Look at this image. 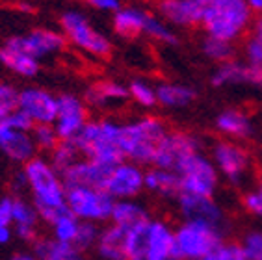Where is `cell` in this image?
I'll list each match as a JSON object with an SVG mask.
<instances>
[{"mask_svg":"<svg viewBox=\"0 0 262 260\" xmlns=\"http://www.w3.org/2000/svg\"><path fill=\"white\" fill-rule=\"evenodd\" d=\"M19 169L25 177L28 199L39 212L41 221L49 225L56 215L67 210V186L63 177L45 155L34 156Z\"/></svg>","mask_w":262,"mask_h":260,"instance_id":"6da1fadb","label":"cell"},{"mask_svg":"<svg viewBox=\"0 0 262 260\" xmlns=\"http://www.w3.org/2000/svg\"><path fill=\"white\" fill-rule=\"evenodd\" d=\"M203 34L238 45L251 34L255 15L246 0H199Z\"/></svg>","mask_w":262,"mask_h":260,"instance_id":"7a4b0ae2","label":"cell"},{"mask_svg":"<svg viewBox=\"0 0 262 260\" xmlns=\"http://www.w3.org/2000/svg\"><path fill=\"white\" fill-rule=\"evenodd\" d=\"M169 132V125L160 115L141 114L130 119L121 121V145L123 158L143 167H149L155 160L158 145Z\"/></svg>","mask_w":262,"mask_h":260,"instance_id":"3957f363","label":"cell"},{"mask_svg":"<svg viewBox=\"0 0 262 260\" xmlns=\"http://www.w3.org/2000/svg\"><path fill=\"white\" fill-rule=\"evenodd\" d=\"M58 25L61 35L66 37L67 47H73L82 54L91 56L95 60H110L116 52V43L110 34L101 30L80 8L63 10L58 19Z\"/></svg>","mask_w":262,"mask_h":260,"instance_id":"277c9868","label":"cell"},{"mask_svg":"<svg viewBox=\"0 0 262 260\" xmlns=\"http://www.w3.org/2000/svg\"><path fill=\"white\" fill-rule=\"evenodd\" d=\"M119 136L121 121L114 119L112 115H99L91 117L73 143L80 150L82 158L93 160L104 167H114L125 160L119 145Z\"/></svg>","mask_w":262,"mask_h":260,"instance_id":"5b68a950","label":"cell"},{"mask_svg":"<svg viewBox=\"0 0 262 260\" xmlns=\"http://www.w3.org/2000/svg\"><path fill=\"white\" fill-rule=\"evenodd\" d=\"M208 156L212 158L216 169L220 171L222 180L227 182L231 188L247 190L251 186L253 175H255V162L244 143L220 138L210 143Z\"/></svg>","mask_w":262,"mask_h":260,"instance_id":"8992f818","label":"cell"},{"mask_svg":"<svg viewBox=\"0 0 262 260\" xmlns=\"http://www.w3.org/2000/svg\"><path fill=\"white\" fill-rule=\"evenodd\" d=\"M225 227L210 225L207 221L182 220L175 225L177 260H201L227 240Z\"/></svg>","mask_w":262,"mask_h":260,"instance_id":"52a82bcc","label":"cell"},{"mask_svg":"<svg viewBox=\"0 0 262 260\" xmlns=\"http://www.w3.org/2000/svg\"><path fill=\"white\" fill-rule=\"evenodd\" d=\"M177 175L181 180V193L201 195V197H216L222 177L216 165L208 156V153L199 150L195 155L182 162L177 169Z\"/></svg>","mask_w":262,"mask_h":260,"instance_id":"ba28073f","label":"cell"},{"mask_svg":"<svg viewBox=\"0 0 262 260\" xmlns=\"http://www.w3.org/2000/svg\"><path fill=\"white\" fill-rule=\"evenodd\" d=\"M114 203L116 201L102 188H90V186L67 188V210L75 215L76 220L86 221V223H95L101 227L106 225L110 221Z\"/></svg>","mask_w":262,"mask_h":260,"instance_id":"9c48e42d","label":"cell"},{"mask_svg":"<svg viewBox=\"0 0 262 260\" xmlns=\"http://www.w3.org/2000/svg\"><path fill=\"white\" fill-rule=\"evenodd\" d=\"M203 147H205V141L195 132L182 128H169L166 138L158 145L157 155H155V160H152L151 165L177 171L182 162L190 158L192 155H195V153H199V150H203Z\"/></svg>","mask_w":262,"mask_h":260,"instance_id":"30bf717a","label":"cell"},{"mask_svg":"<svg viewBox=\"0 0 262 260\" xmlns=\"http://www.w3.org/2000/svg\"><path fill=\"white\" fill-rule=\"evenodd\" d=\"M91 110L82 95L73 91L58 93V114L52 123L60 141H75L84 126L90 123Z\"/></svg>","mask_w":262,"mask_h":260,"instance_id":"8fae6325","label":"cell"},{"mask_svg":"<svg viewBox=\"0 0 262 260\" xmlns=\"http://www.w3.org/2000/svg\"><path fill=\"white\" fill-rule=\"evenodd\" d=\"M82 99L86 100L91 112L99 115L117 114L126 104H130L126 84L116 78H97L90 82L82 93Z\"/></svg>","mask_w":262,"mask_h":260,"instance_id":"7c38bea8","label":"cell"},{"mask_svg":"<svg viewBox=\"0 0 262 260\" xmlns=\"http://www.w3.org/2000/svg\"><path fill=\"white\" fill-rule=\"evenodd\" d=\"M102 190L114 201L140 199L145 191V167L128 160L119 162L108 169Z\"/></svg>","mask_w":262,"mask_h":260,"instance_id":"4fadbf2b","label":"cell"},{"mask_svg":"<svg viewBox=\"0 0 262 260\" xmlns=\"http://www.w3.org/2000/svg\"><path fill=\"white\" fill-rule=\"evenodd\" d=\"M11 41L25 50L26 54L39 60L41 63L60 56L67 47L66 37L61 35V32L54 30L51 26H34L23 34L11 35Z\"/></svg>","mask_w":262,"mask_h":260,"instance_id":"5bb4252c","label":"cell"},{"mask_svg":"<svg viewBox=\"0 0 262 260\" xmlns=\"http://www.w3.org/2000/svg\"><path fill=\"white\" fill-rule=\"evenodd\" d=\"M19 112L35 125H52L58 114V93L45 85L26 84L19 90Z\"/></svg>","mask_w":262,"mask_h":260,"instance_id":"9a60e30c","label":"cell"},{"mask_svg":"<svg viewBox=\"0 0 262 260\" xmlns=\"http://www.w3.org/2000/svg\"><path fill=\"white\" fill-rule=\"evenodd\" d=\"M37 156L32 130L20 128L13 125L10 119L0 123V158L6 162L23 167L26 162H30Z\"/></svg>","mask_w":262,"mask_h":260,"instance_id":"2e32d148","label":"cell"},{"mask_svg":"<svg viewBox=\"0 0 262 260\" xmlns=\"http://www.w3.org/2000/svg\"><path fill=\"white\" fill-rule=\"evenodd\" d=\"M210 85L216 90L246 85L262 93V67L249 65L244 60H231L220 63L210 73Z\"/></svg>","mask_w":262,"mask_h":260,"instance_id":"e0dca14e","label":"cell"},{"mask_svg":"<svg viewBox=\"0 0 262 260\" xmlns=\"http://www.w3.org/2000/svg\"><path fill=\"white\" fill-rule=\"evenodd\" d=\"M177 212L181 220L207 221L210 225L229 229L227 212L216 197H201V195L181 193L175 201Z\"/></svg>","mask_w":262,"mask_h":260,"instance_id":"ac0fdd59","label":"cell"},{"mask_svg":"<svg viewBox=\"0 0 262 260\" xmlns=\"http://www.w3.org/2000/svg\"><path fill=\"white\" fill-rule=\"evenodd\" d=\"M155 13L179 30H193L201 25L199 0H155Z\"/></svg>","mask_w":262,"mask_h":260,"instance_id":"d6986e66","label":"cell"},{"mask_svg":"<svg viewBox=\"0 0 262 260\" xmlns=\"http://www.w3.org/2000/svg\"><path fill=\"white\" fill-rule=\"evenodd\" d=\"M214 130L223 140L244 143L255 134V123L247 110L231 106V108H223L214 115Z\"/></svg>","mask_w":262,"mask_h":260,"instance_id":"ffe728a7","label":"cell"},{"mask_svg":"<svg viewBox=\"0 0 262 260\" xmlns=\"http://www.w3.org/2000/svg\"><path fill=\"white\" fill-rule=\"evenodd\" d=\"M177 260L175 225L164 218H151L147 221V258Z\"/></svg>","mask_w":262,"mask_h":260,"instance_id":"44dd1931","label":"cell"},{"mask_svg":"<svg viewBox=\"0 0 262 260\" xmlns=\"http://www.w3.org/2000/svg\"><path fill=\"white\" fill-rule=\"evenodd\" d=\"M0 67L10 75L20 80H35L41 73V61L26 54L25 50L17 47L11 37L0 45Z\"/></svg>","mask_w":262,"mask_h":260,"instance_id":"7402d4cb","label":"cell"},{"mask_svg":"<svg viewBox=\"0 0 262 260\" xmlns=\"http://www.w3.org/2000/svg\"><path fill=\"white\" fill-rule=\"evenodd\" d=\"M151 10L138 4H126L110 17L112 32L123 41H136L145 34Z\"/></svg>","mask_w":262,"mask_h":260,"instance_id":"603a6c76","label":"cell"},{"mask_svg":"<svg viewBox=\"0 0 262 260\" xmlns=\"http://www.w3.org/2000/svg\"><path fill=\"white\" fill-rule=\"evenodd\" d=\"M43 223L39 212L25 195H13V234L25 244H34L39 238V225Z\"/></svg>","mask_w":262,"mask_h":260,"instance_id":"cb8c5ba5","label":"cell"},{"mask_svg":"<svg viewBox=\"0 0 262 260\" xmlns=\"http://www.w3.org/2000/svg\"><path fill=\"white\" fill-rule=\"evenodd\" d=\"M197 97H199V93L190 84L175 82V80L157 82L158 106L164 108V110H169V112L186 110V108L195 104Z\"/></svg>","mask_w":262,"mask_h":260,"instance_id":"d4e9b609","label":"cell"},{"mask_svg":"<svg viewBox=\"0 0 262 260\" xmlns=\"http://www.w3.org/2000/svg\"><path fill=\"white\" fill-rule=\"evenodd\" d=\"M145 191L160 201H173L181 195V180L177 171L157 165L145 167Z\"/></svg>","mask_w":262,"mask_h":260,"instance_id":"484cf974","label":"cell"},{"mask_svg":"<svg viewBox=\"0 0 262 260\" xmlns=\"http://www.w3.org/2000/svg\"><path fill=\"white\" fill-rule=\"evenodd\" d=\"M108 169L110 167H104V165L97 164L93 160L80 158L78 162H75V164L71 165L69 169L63 171L61 177H63V182H66L67 188H73V186L102 188L106 175H108Z\"/></svg>","mask_w":262,"mask_h":260,"instance_id":"4316f807","label":"cell"},{"mask_svg":"<svg viewBox=\"0 0 262 260\" xmlns=\"http://www.w3.org/2000/svg\"><path fill=\"white\" fill-rule=\"evenodd\" d=\"M151 218L152 215L145 203H141L140 199H123L114 203V208H112V215L108 223H114V225L128 230L132 227L140 225V223H145Z\"/></svg>","mask_w":262,"mask_h":260,"instance_id":"83f0119b","label":"cell"},{"mask_svg":"<svg viewBox=\"0 0 262 260\" xmlns=\"http://www.w3.org/2000/svg\"><path fill=\"white\" fill-rule=\"evenodd\" d=\"M32 253L39 260H88L86 253L76 245L58 242L52 236H39L32 244Z\"/></svg>","mask_w":262,"mask_h":260,"instance_id":"f1b7e54d","label":"cell"},{"mask_svg":"<svg viewBox=\"0 0 262 260\" xmlns=\"http://www.w3.org/2000/svg\"><path fill=\"white\" fill-rule=\"evenodd\" d=\"M125 229L114 225V223H106L101 227V236L95 245V255L101 260H125Z\"/></svg>","mask_w":262,"mask_h":260,"instance_id":"f546056e","label":"cell"},{"mask_svg":"<svg viewBox=\"0 0 262 260\" xmlns=\"http://www.w3.org/2000/svg\"><path fill=\"white\" fill-rule=\"evenodd\" d=\"M126 90H128V100L130 104L143 110L145 114H151L155 108H158L157 99V84L151 82L149 78H141L136 76L132 80L126 82Z\"/></svg>","mask_w":262,"mask_h":260,"instance_id":"4dcf8cb0","label":"cell"},{"mask_svg":"<svg viewBox=\"0 0 262 260\" xmlns=\"http://www.w3.org/2000/svg\"><path fill=\"white\" fill-rule=\"evenodd\" d=\"M199 52H201L203 58H207L214 65H220V63H225V61L234 60L238 49L234 43H229V41L217 39V37L203 34L201 39H199Z\"/></svg>","mask_w":262,"mask_h":260,"instance_id":"1f68e13d","label":"cell"},{"mask_svg":"<svg viewBox=\"0 0 262 260\" xmlns=\"http://www.w3.org/2000/svg\"><path fill=\"white\" fill-rule=\"evenodd\" d=\"M143 37L162 47H179V43H181L179 32L167 25L166 20H162L155 11H151V15H149Z\"/></svg>","mask_w":262,"mask_h":260,"instance_id":"d6a6232c","label":"cell"},{"mask_svg":"<svg viewBox=\"0 0 262 260\" xmlns=\"http://www.w3.org/2000/svg\"><path fill=\"white\" fill-rule=\"evenodd\" d=\"M80 220H76L75 215L71 214L69 210L61 212L60 215H56L54 220L49 223V229H51V234L54 240L58 242H66V244L75 245L76 236H78V229H80Z\"/></svg>","mask_w":262,"mask_h":260,"instance_id":"836d02e7","label":"cell"},{"mask_svg":"<svg viewBox=\"0 0 262 260\" xmlns=\"http://www.w3.org/2000/svg\"><path fill=\"white\" fill-rule=\"evenodd\" d=\"M123 249H125V260L147 258V221L126 230Z\"/></svg>","mask_w":262,"mask_h":260,"instance_id":"e575fe53","label":"cell"},{"mask_svg":"<svg viewBox=\"0 0 262 260\" xmlns=\"http://www.w3.org/2000/svg\"><path fill=\"white\" fill-rule=\"evenodd\" d=\"M47 158L51 160V164L54 165L56 169L60 171V173H63V171L69 169L75 162L80 160L82 155H80V150L76 149V145L73 141H60V143L47 155Z\"/></svg>","mask_w":262,"mask_h":260,"instance_id":"d590c367","label":"cell"},{"mask_svg":"<svg viewBox=\"0 0 262 260\" xmlns=\"http://www.w3.org/2000/svg\"><path fill=\"white\" fill-rule=\"evenodd\" d=\"M19 90L11 80L0 78V123L6 121L19 108Z\"/></svg>","mask_w":262,"mask_h":260,"instance_id":"8d00e7d4","label":"cell"},{"mask_svg":"<svg viewBox=\"0 0 262 260\" xmlns=\"http://www.w3.org/2000/svg\"><path fill=\"white\" fill-rule=\"evenodd\" d=\"M32 138H34L37 155L47 156L58 143H60V138H58V134H56V130L52 125H35L34 128H32Z\"/></svg>","mask_w":262,"mask_h":260,"instance_id":"74e56055","label":"cell"},{"mask_svg":"<svg viewBox=\"0 0 262 260\" xmlns=\"http://www.w3.org/2000/svg\"><path fill=\"white\" fill-rule=\"evenodd\" d=\"M240 205H242L244 212H246L247 215H251L255 220L262 221V188L257 182L242 191Z\"/></svg>","mask_w":262,"mask_h":260,"instance_id":"f35d334b","label":"cell"},{"mask_svg":"<svg viewBox=\"0 0 262 260\" xmlns=\"http://www.w3.org/2000/svg\"><path fill=\"white\" fill-rule=\"evenodd\" d=\"M246 260H262V229H249L238 242Z\"/></svg>","mask_w":262,"mask_h":260,"instance_id":"ab89813d","label":"cell"},{"mask_svg":"<svg viewBox=\"0 0 262 260\" xmlns=\"http://www.w3.org/2000/svg\"><path fill=\"white\" fill-rule=\"evenodd\" d=\"M99 236H101V225L82 221L80 229H78V236H76V240H75V245L80 251L88 253V251L95 249L97 242H99Z\"/></svg>","mask_w":262,"mask_h":260,"instance_id":"60d3db41","label":"cell"},{"mask_svg":"<svg viewBox=\"0 0 262 260\" xmlns=\"http://www.w3.org/2000/svg\"><path fill=\"white\" fill-rule=\"evenodd\" d=\"M244 258L242 247L238 242H229L225 240L223 244H220L216 249H212L205 258L201 260H240Z\"/></svg>","mask_w":262,"mask_h":260,"instance_id":"b9f144b4","label":"cell"},{"mask_svg":"<svg viewBox=\"0 0 262 260\" xmlns=\"http://www.w3.org/2000/svg\"><path fill=\"white\" fill-rule=\"evenodd\" d=\"M240 52H242L244 61H247L249 65H258V67H262V45L251 34L242 41Z\"/></svg>","mask_w":262,"mask_h":260,"instance_id":"7bdbcfd3","label":"cell"},{"mask_svg":"<svg viewBox=\"0 0 262 260\" xmlns=\"http://www.w3.org/2000/svg\"><path fill=\"white\" fill-rule=\"evenodd\" d=\"M84 4L90 8L91 11L95 13H101V15H114L117 11L121 10L123 0H84Z\"/></svg>","mask_w":262,"mask_h":260,"instance_id":"ee69618b","label":"cell"},{"mask_svg":"<svg viewBox=\"0 0 262 260\" xmlns=\"http://www.w3.org/2000/svg\"><path fill=\"white\" fill-rule=\"evenodd\" d=\"M0 227H13V193L0 195Z\"/></svg>","mask_w":262,"mask_h":260,"instance_id":"f6af8a7d","label":"cell"},{"mask_svg":"<svg viewBox=\"0 0 262 260\" xmlns=\"http://www.w3.org/2000/svg\"><path fill=\"white\" fill-rule=\"evenodd\" d=\"M13 238V227H0V245H8Z\"/></svg>","mask_w":262,"mask_h":260,"instance_id":"bcb514c9","label":"cell"},{"mask_svg":"<svg viewBox=\"0 0 262 260\" xmlns=\"http://www.w3.org/2000/svg\"><path fill=\"white\" fill-rule=\"evenodd\" d=\"M251 35L255 37V39H258V43L262 45V15L257 17V19H255V23H253Z\"/></svg>","mask_w":262,"mask_h":260,"instance_id":"7dc6e473","label":"cell"},{"mask_svg":"<svg viewBox=\"0 0 262 260\" xmlns=\"http://www.w3.org/2000/svg\"><path fill=\"white\" fill-rule=\"evenodd\" d=\"M247 6H249V10L255 17H260L262 15V0H246Z\"/></svg>","mask_w":262,"mask_h":260,"instance_id":"c3c4849f","label":"cell"},{"mask_svg":"<svg viewBox=\"0 0 262 260\" xmlns=\"http://www.w3.org/2000/svg\"><path fill=\"white\" fill-rule=\"evenodd\" d=\"M10 260H39V258H37L30 249V251H19L15 255H11Z\"/></svg>","mask_w":262,"mask_h":260,"instance_id":"681fc988","label":"cell"},{"mask_svg":"<svg viewBox=\"0 0 262 260\" xmlns=\"http://www.w3.org/2000/svg\"><path fill=\"white\" fill-rule=\"evenodd\" d=\"M257 184H258V186H260V188H262V173H260V177H258V179H257Z\"/></svg>","mask_w":262,"mask_h":260,"instance_id":"f907efd6","label":"cell"},{"mask_svg":"<svg viewBox=\"0 0 262 260\" xmlns=\"http://www.w3.org/2000/svg\"><path fill=\"white\" fill-rule=\"evenodd\" d=\"M240 260H246V256H244V258H240Z\"/></svg>","mask_w":262,"mask_h":260,"instance_id":"816d5d0a","label":"cell"},{"mask_svg":"<svg viewBox=\"0 0 262 260\" xmlns=\"http://www.w3.org/2000/svg\"><path fill=\"white\" fill-rule=\"evenodd\" d=\"M149 260H155V258H149Z\"/></svg>","mask_w":262,"mask_h":260,"instance_id":"f5cc1de1","label":"cell"}]
</instances>
